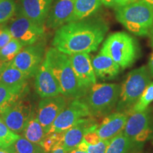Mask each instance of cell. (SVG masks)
Wrapping results in <instances>:
<instances>
[{
	"instance_id": "6da1fadb",
	"label": "cell",
	"mask_w": 153,
	"mask_h": 153,
	"mask_svg": "<svg viewBox=\"0 0 153 153\" xmlns=\"http://www.w3.org/2000/svg\"><path fill=\"white\" fill-rule=\"evenodd\" d=\"M108 30V24L99 19L68 22L57 28L52 44L55 48L69 55L89 53L98 49Z\"/></svg>"
},
{
	"instance_id": "7a4b0ae2",
	"label": "cell",
	"mask_w": 153,
	"mask_h": 153,
	"mask_svg": "<svg viewBox=\"0 0 153 153\" xmlns=\"http://www.w3.org/2000/svg\"><path fill=\"white\" fill-rule=\"evenodd\" d=\"M45 62L57 81L61 89V94L72 99H82L88 89L80 83L72 68L69 55L51 48L45 55Z\"/></svg>"
},
{
	"instance_id": "3957f363",
	"label": "cell",
	"mask_w": 153,
	"mask_h": 153,
	"mask_svg": "<svg viewBox=\"0 0 153 153\" xmlns=\"http://www.w3.org/2000/svg\"><path fill=\"white\" fill-rule=\"evenodd\" d=\"M116 18L134 35L146 36L153 25V7L144 0H137L116 9Z\"/></svg>"
},
{
	"instance_id": "277c9868",
	"label": "cell",
	"mask_w": 153,
	"mask_h": 153,
	"mask_svg": "<svg viewBox=\"0 0 153 153\" xmlns=\"http://www.w3.org/2000/svg\"><path fill=\"white\" fill-rule=\"evenodd\" d=\"M120 85L115 83H96L82 97L93 117H103L116 109Z\"/></svg>"
},
{
	"instance_id": "5b68a950",
	"label": "cell",
	"mask_w": 153,
	"mask_h": 153,
	"mask_svg": "<svg viewBox=\"0 0 153 153\" xmlns=\"http://www.w3.org/2000/svg\"><path fill=\"white\" fill-rule=\"evenodd\" d=\"M100 51L110 56L123 70L133 65L139 53L137 41L126 32L108 36Z\"/></svg>"
},
{
	"instance_id": "8992f818",
	"label": "cell",
	"mask_w": 153,
	"mask_h": 153,
	"mask_svg": "<svg viewBox=\"0 0 153 153\" xmlns=\"http://www.w3.org/2000/svg\"><path fill=\"white\" fill-rule=\"evenodd\" d=\"M151 79L152 76L146 66L140 67L130 72L120 86L116 112L129 114L143 91L151 82Z\"/></svg>"
},
{
	"instance_id": "52a82bcc",
	"label": "cell",
	"mask_w": 153,
	"mask_h": 153,
	"mask_svg": "<svg viewBox=\"0 0 153 153\" xmlns=\"http://www.w3.org/2000/svg\"><path fill=\"white\" fill-rule=\"evenodd\" d=\"M123 133L138 151L148 140H153V109L148 107L145 111L129 115Z\"/></svg>"
},
{
	"instance_id": "ba28073f",
	"label": "cell",
	"mask_w": 153,
	"mask_h": 153,
	"mask_svg": "<svg viewBox=\"0 0 153 153\" xmlns=\"http://www.w3.org/2000/svg\"><path fill=\"white\" fill-rule=\"evenodd\" d=\"M45 54V44L37 42L27 45L19 52L11 62L28 78L36 75Z\"/></svg>"
},
{
	"instance_id": "9c48e42d",
	"label": "cell",
	"mask_w": 153,
	"mask_h": 153,
	"mask_svg": "<svg viewBox=\"0 0 153 153\" xmlns=\"http://www.w3.org/2000/svg\"><path fill=\"white\" fill-rule=\"evenodd\" d=\"M91 116L87 105L82 99H74L62 111L53 122L48 133H61L74 126L83 118Z\"/></svg>"
},
{
	"instance_id": "30bf717a",
	"label": "cell",
	"mask_w": 153,
	"mask_h": 153,
	"mask_svg": "<svg viewBox=\"0 0 153 153\" xmlns=\"http://www.w3.org/2000/svg\"><path fill=\"white\" fill-rule=\"evenodd\" d=\"M9 28L13 38L18 40L24 46L36 43L43 38L45 33L43 26L38 24L23 14L15 18Z\"/></svg>"
},
{
	"instance_id": "8fae6325",
	"label": "cell",
	"mask_w": 153,
	"mask_h": 153,
	"mask_svg": "<svg viewBox=\"0 0 153 153\" xmlns=\"http://www.w3.org/2000/svg\"><path fill=\"white\" fill-rule=\"evenodd\" d=\"M30 103L27 100L19 99L0 116L8 128L15 133L23 132L33 115Z\"/></svg>"
},
{
	"instance_id": "7c38bea8",
	"label": "cell",
	"mask_w": 153,
	"mask_h": 153,
	"mask_svg": "<svg viewBox=\"0 0 153 153\" xmlns=\"http://www.w3.org/2000/svg\"><path fill=\"white\" fill-rule=\"evenodd\" d=\"M67 105V97L62 94L44 98L40 101L36 116L45 133H48L53 122Z\"/></svg>"
},
{
	"instance_id": "4fadbf2b",
	"label": "cell",
	"mask_w": 153,
	"mask_h": 153,
	"mask_svg": "<svg viewBox=\"0 0 153 153\" xmlns=\"http://www.w3.org/2000/svg\"><path fill=\"white\" fill-rule=\"evenodd\" d=\"M99 124L93 116L80 119L74 126L64 132L62 146L67 152H70L79 145L88 132L96 131Z\"/></svg>"
},
{
	"instance_id": "5bb4252c",
	"label": "cell",
	"mask_w": 153,
	"mask_h": 153,
	"mask_svg": "<svg viewBox=\"0 0 153 153\" xmlns=\"http://www.w3.org/2000/svg\"><path fill=\"white\" fill-rule=\"evenodd\" d=\"M72 68L80 83L87 89L97 83L90 55L87 53L69 55Z\"/></svg>"
},
{
	"instance_id": "9a60e30c",
	"label": "cell",
	"mask_w": 153,
	"mask_h": 153,
	"mask_svg": "<svg viewBox=\"0 0 153 153\" xmlns=\"http://www.w3.org/2000/svg\"><path fill=\"white\" fill-rule=\"evenodd\" d=\"M35 88L36 93L43 99L61 94L58 82L50 70L45 60L41 63L36 74Z\"/></svg>"
},
{
	"instance_id": "2e32d148",
	"label": "cell",
	"mask_w": 153,
	"mask_h": 153,
	"mask_svg": "<svg viewBox=\"0 0 153 153\" xmlns=\"http://www.w3.org/2000/svg\"><path fill=\"white\" fill-rule=\"evenodd\" d=\"M128 116L129 114L126 113H111L105 116L101 124L97 127L96 132L101 139L110 140L123 131Z\"/></svg>"
},
{
	"instance_id": "e0dca14e",
	"label": "cell",
	"mask_w": 153,
	"mask_h": 153,
	"mask_svg": "<svg viewBox=\"0 0 153 153\" xmlns=\"http://www.w3.org/2000/svg\"><path fill=\"white\" fill-rule=\"evenodd\" d=\"M53 0H22V14L38 24L46 22Z\"/></svg>"
},
{
	"instance_id": "ac0fdd59",
	"label": "cell",
	"mask_w": 153,
	"mask_h": 153,
	"mask_svg": "<svg viewBox=\"0 0 153 153\" xmlns=\"http://www.w3.org/2000/svg\"><path fill=\"white\" fill-rule=\"evenodd\" d=\"M74 0H57L50 10L46 20L49 28H58L70 22L74 9Z\"/></svg>"
},
{
	"instance_id": "d6986e66",
	"label": "cell",
	"mask_w": 153,
	"mask_h": 153,
	"mask_svg": "<svg viewBox=\"0 0 153 153\" xmlns=\"http://www.w3.org/2000/svg\"><path fill=\"white\" fill-rule=\"evenodd\" d=\"M27 76L11 62H2L0 68V83L14 89H27Z\"/></svg>"
},
{
	"instance_id": "ffe728a7",
	"label": "cell",
	"mask_w": 153,
	"mask_h": 153,
	"mask_svg": "<svg viewBox=\"0 0 153 153\" xmlns=\"http://www.w3.org/2000/svg\"><path fill=\"white\" fill-rule=\"evenodd\" d=\"M97 77L104 80L116 79L120 73V66L110 56L100 51L91 60Z\"/></svg>"
},
{
	"instance_id": "44dd1931",
	"label": "cell",
	"mask_w": 153,
	"mask_h": 153,
	"mask_svg": "<svg viewBox=\"0 0 153 153\" xmlns=\"http://www.w3.org/2000/svg\"><path fill=\"white\" fill-rule=\"evenodd\" d=\"M101 0H74V9L70 22L85 19L95 14L101 7Z\"/></svg>"
},
{
	"instance_id": "7402d4cb",
	"label": "cell",
	"mask_w": 153,
	"mask_h": 153,
	"mask_svg": "<svg viewBox=\"0 0 153 153\" xmlns=\"http://www.w3.org/2000/svg\"><path fill=\"white\" fill-rule=\"evenodd\" d=\"M28 89H14L0 83V116L27 92Z\"/></svg>"
},
{
	"instance_id": "603a6c76",
	"label": "cell",
	"mask_w": 153,
	"mask_h": 153,
	"mask_svg": "<svg viewBox=\"0 0 153 153\" xmlns=\"http://www.w3.org/2000/svg\"><path fill=\"white\" fill-rule=\"evenodd\" d=\"M137 152L131 140L123 132L110 140L105 153H133Z\"/></svg>"
},
{
	"instance_id": "cb8c5ba5",
	"label": "cell",
	"mask_w": 153,
	"mask_h": 153,
	"mask_svg": "<svg viewBox=\"0 0 153 153\" xmlns=\"http://www.w3.org/2000/svg\"><path fill=\"white\" fill-rule=\"evenodd\" d=\"M23 133L24 137L28 140L39 145L46 134L34 113L26 124V127L23 131Z\"/></svg>"
},
{
	"instance_id": "d4e9b609",
	"label": "cell",
	"mask_w": 153,
	"mask_h": 153,
	"mask_svg": "<svg viewBox=\"0 0 153 153\" xmlns=\"http://www.w3.org/2000/svg\"><path fill=\"white\" fill-rule=\"evenodd\" d=\"M15 153H45V150L39 144L28 140L21 136L11 145Z\"/></svg>"
},
{
	"instance_id": "484cf974",
	"label": "cell",
	"mask_w": 153,
	"mask_h": 153,
	"mask_svg": "<svg viewBox=\"0 0 153 153\" xmlns=\"http://www.w3.org/2000/svg\"><path fill=\"white\" fill-rule=\"evenodd\" d=\"M24 45L13 38L5 46L0 49V59L2 62H11L22 50Z\"/></svg>"
},
{
	"instance_id": "4316f807",
	"label": "cell",
	"mask_w": 153,
	"mask_h": 153,
	"mask_svg": "<svg viewBox=\"0 0 153 153\" xmlns=\"http://www.w3.org/2000/svg\"><path fill=\"white\" fill-rule=\"evenodd\" d=\"M152 102H153V82H151L147 86L138 100L132 108L129 115L133 113L143 111L148 108Z\"/></svg>"
},
{
	"instance_id": "83f0119b",
	"label": "cell",
	"mask_w": 153,
	"mask_h": 153,
	"mask_svg": "<svg viewBox=\"0 0 153 153\" xmlns=\"http://www.w3.org/2000/svg\"><path fill=\"white\" fill-rule=\"evenodd\" d=\"M20 137V135L9 129L4 122L0 118V147H10Z\"/></svg>"
},
{
	"instance_id": "f1b7e54d",
	"label": "cell",
	"mask_w": 153,
	"mask_h": 153,
	"mask_svg": "<svg viewBox=\"0 0 153 153\" xmlns=\"http://www.w3.org/2000/svg\"><path fill=\"white\" fill-rule=\"evenodd\" d=\"M64 132L61 133H48L40 143V145L43 148L45 153H48L58 145H62Z\"/></svg>"
},
{
	"instance_id": "f546056e",
	"label": "cell",
	"mask_w": 153,
	"mask_h": 153,
	"mask_svg": "<svg viewBox=\"0 0 153 153\" xmlns=\"http://www.w3.org/2000/svg\"><path fill=\"white\" fill-rule=\"evenodd\" d=\"M16 11V4L13 0L0 1V24L7 22L13 17Z\"/></svg>"
},
{
	"instance_id": "4dcf8cb0",
	"label": "cell",
	"mask_w": 153,
	"mask_h": 153,
	"mask_svg": "<svg viewBox=\"0 0 153 153\" xmlns=\"http://www.w3.org/2000/svg\"><path fill=\"white\" fill-rule=\"evenodd\" d=\"M109 141L108 140L101 139L99 142L95 145L87 144V152L88 153H105Z\"/></svg>"
},
{
	"instance_id": "1f68e13d",
	"label": "cell",
	"mask_w": 153,
	"mask_h": 153,
	"mask_svg": "<svg viewBox=\"0 0 153 153\" xmlns=\"http://www.w3.org/2000/svg\"><path fill=\"white\" fill-rule=\"evenodd\" d=\"M13 38L9 27L1 26L0 27V49L5 46Z\"/></svg>"
},
{
	"instance_id": "d6a6232c",
	"label": "cell",
	"mask_w": 153,
	"mask_h": 153,
	"mask_svg": "<svg viewBox=\"0 0 153 153\" xmlns=\"http://www.w3.org/2000/svg\"><path fill=\"white\" fill-rule=\"evenodd\" d=\"M137 0H101L103 4L110 8H120Z\"/></svg>"
},
{
	"instance_id": "836d02e7",
	"label": "cell",
	"mask_w": 153,
	"mask_h": 153,
	"mask_svg": "<svg viewBox=\"0 0 153 153\" xmlns=\"http://www.w3.org/2000/svg\"><path fill=\"white\" fill-rule=\"evenodd\" d=\"M101 138L99 137V135L97 134L96 131L88 132L87 133L85 134V137H84L83 140L85 143H87L88 145H95L97 143L99 142Z\"/></svg>"
},
{
	"instance_id": "e575fe53",
	"label": "cell",
	"mask_w": 153,
	"mask_h": 153,
	"mask_svg": "<svg viewBox=\"0 0 153 153\" xmlns=\"http://www.w3.org/2000/svg\"><path fill=\"white\" fill-rule=\"evenodd\" d=\"M48 153H68V152L65 150L62 145H58Z\"/></svg>"
},
{
	"instance_id": "d590c367",
	"label": "cell",
	"mask_w": 153,
	"mask_h": 153,
	"mask_svg": "<svg viewBox=\"0 0 153 153\" xmlns=\"http://www.w3.org/2000/svg\"><path fill=\"white\" fill-rule=\"evenodd\" d=\"M148 70L149 72H150V76L153 77V53L151 55V56L150 57V60H149V62H148Z\"/></svg>"
},
{
	"instance_id": "8d00e7d4",
	"label": "cell",
	"mask_w": 153,
	"mask_h": 153,
	"mask_svg": "<svg viewBox=\"0 0 153 153\" xmlns=\"http://www.w3.org/2000/svg\"><path fill=\"white\" fill-rule=\"evenodd\" d=\"M0 153H15V152L11 146L8 148L0 147Z\"/></svg>"
},
{
	"instance_id": "74e56055",
	"label": "cell",
	"mask_w": 153,
	"mask_h": 153,
	"mask_svg": "<svg viewBox=\"0 0 153 153\" xmlns=\"http://www.w3.org/2000/svg\"><path fill=\"white\" fill-rule=\"evenodd\" d=\"M68 153H88V152H87V151L80 150V149L76 148L75 149H74V150L70 151V152H68Z\"/></svg>"
},
{
	"instance_id": "f35d334b",
	"label": "cell",
	"mask_w": 153,
	"mask_h": 153,
	"mask_svg": "<svg viewBox=\"0 0 153 153\" xmlns=\"http://www.w3.org/2000/svg\"><path fill=\"white\" fill-rule=\"evenodd\" d=\"M149 35L150 36V43H151V45H152L153 48V25L152 26V28H151L150 34H149Z\"/></svg>"
},
{
	"instance_id": "ab89813d",
	"label": "cell",
	"mask_w": 153,
	"mask_h": 153,
	"mask_svg": "<svg viewBox=\"0 0 153 153\" xmlns=\"http://www.w3.org/2000/svg\"><path fill=\"white\" fill-rule=\"evenodd\" d=\"M144 1H146L147 3H148L149 4L151 5L153 7V0H144Z\"/></svg>"
},
{
	"instance_id": "60d3db41",
	"label": "cell",
	"mask_w": 153,
	"mask_h": 153,
	"mask_svg": "<svg viewBox=\"0 0 153 153\" xmlns=\"http://www.w3.org/2000/svg\"><path fill=\"white\" fill-rule=\"evenodd\" d=\"M1 63H2V61L1 60V59H0V68H1Z\"/></svg>"
},
{
	"instance_id": "b9f144b4",
	"label": "cell",
	"mask_w": 153,
	"mask_h": 153,
	"mask_svg": "<svg viewBox=\"0 0 153 153\" xmlns=\"http://www.w3.org/2000/svg\"><path fill=\"white\" fill-rule=\"evenodd\" d=\"M0 1H1V0H0Z\"/></svg>"
}]
</instances>
